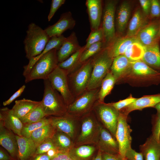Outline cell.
<instances>
[{
  "label": "cell",
  "mask_w": 160,
  "mask_h": 160,
  "mask_svg": "<svg viewBox=\"0 0 160 160\" xmlns=\"http://www.w3.org/2000/svg\"><path fill=\"white\" fill-rule=\"evenodd\" d=\"M104 41V36L102 28L101 27L98 29L92 31L86 40V44L84 46V50L93 44Z\"/></svg>",
  "instance_id": "obj_39"
},
{
  "label": "cell",
  "mask_w": 160,
  "mask_h": 160,
  "mask_svg": "<svg viewBox=\"0 0 160 160\" xmlns=\"http://www.w3.org/2000/svg\"><path fill=\"white\" fill-rule=\"evenodd\" d=\"M25 88V85H24L12 95L7 100L3 102V105L5 106L9 105L14 100L21 95Z\"/></svg>",
  "instance_id": "obj_46"
},
{
  "label": "cell",
  "mask_w": 160,
  "mask_h": 160,
  "mask_svg": "<svg viewBox=\"0 0 160 160\" xmlns=\"http://www.w3.org/2000/svg\"><path fill=\"white\" fill-rule=\"evenodd\" d=\"M131 11V6L127 1L123 2L118 8L115 13V25L118 33H122L124 31L129 18Z\"/></svg>",
  "instance_id": "obj_26"
},
{
  "label": "cell",
  "mask_w": 160,
  "mask_h": 160,
  "mask_svg": "<svg viewBox=\"0 0 160 160\" xmlns=\"http://www.w3.org/2000/svg\"><path fill=\"white\" fill-rule=\"evenodd\" d=\"M141 60L153 69L160 72V49L158 42L145 47Z\"/></svg>",
  "instance_id": "obj_27"
},
{
  "label": "cell",
  "mask_w": 160,
  "mask_h": 160,
  "mask_svg": "<svg viewBox=\"0 0 160 160\" xmlns=\"http://www.w3.org/2000/svg\"><path fill=\"white\" fill-rule=\"evenodd\" d=\"M92 111L97 119L101 123V125L116 138L120 111L114 108L110 103H106L98 100Z\"/></svg>",
  "instance_id": "obj_8"
},
{
  "label": "cell",
  "mask_w": 160,
  "mask_h": 160,
  "mask_svg": "<svg viewBox=\"0 0 160 160\" xmlns=\"http://www.w3.org/2000/svg\"><path fill=\"white\" fill-rule=\"evenodd\" d=\"M123 160H127L126 159L124 158L123 159Z\"/></svg>",
  "instance_id": "obj_56"
},
{
  "label": "cell",
  "mask_w": 160,
  "mask_h": 160,
  "mask_svg": "<svg viewBox=\"0 0 160 160\" xmlns=\"http://www.w3.org/2000/svg\"><path fill=\"white\" fill-rule=\"evenodd\" d=\"M128 116L120 112L119 117L116 138L119 146V153L122 157L125 158L127 151L131 148L132 131L127 121Z\"/></svg>",
  "instance_id": "obj_11"
},
{
  "label": "cell",
  "mask_w": 160,
  "mask_h": 160,
  "mask_svg": "<svg viewBox=\"0 0 160 160\" xmlns=\"http://www.w3.org/2000/svg\"><path fill=\"white\" fill-rule=\"evenodd\" d=\"M41 103V101H36L23 98L15 100L11 109L14 114L20 119Z\"/></svg>",
  "instance_id": "obj_30"
},
{
  "label": "cell",
  "mask_w": 160,
  "mask_h": 160,
  "mask_svg": "<svg viewBox=\"0 0 160 160\" xmlns=\"http://www.w3.org/2000/svg\"><path fill=\"white\" fill-rule=\"evenodd\" d=\"M159 160H160V158Z\"/></svg>",
  "instance_id": "obj_57"
},
{
  "label": "cell",
  "mask_w": 160,
  "mask_h": 160,
  "mask_svg": "<svg viewBox=\"0 0 160 160\" xmlns=\"http://www.w3.org/2000/svg\"><path fill=\"white\" fill-rule=\"evenodd\" d=\"M106 47L104 41L92 44L84 51L80 58V63H82L87 61Z\"/></svg>",
  "instance_id": "obj_38"
},
{
  "label": "cell",
  "mask_w": 160,
  "mask_h": 160,
  "mask_svg": "<svg viewBox=\"0 0 160 160\" xmlns=\"http://www.w3.org/2000/svg\"><path fill=\"white\" fill-rule=\"evenodd\" d=\"M102 156L103 160H123V159L119 154L113 155L102 152Z\"/></svg>",
  "instance_id": "obj_49"
},
{
  "label": "cell",
  "mask_w": 160,
  "mask_h": 160,
  "mask_svg": "<svg viewBox=\"0 0 160 160\" xmlns=\"http://www.w3.org/2000/svg\"><path fill=\"white\" fill-rule=\"evenodd\" d=\"M137 99L130 95L124 100L110 104L116 110L120 111L134 102Z\"/></svg>",
  "instance_id": "obj_42"
},
{
  "label": "cell",
  "mask_w": 160,
  "mask_h": 160,
  "mask_svg": "<svg viewBox=\"0 0 160 160\" xmlns=\"http://www.w3.org/2000/svg\"><path fill=\"white\" fill-rule=\"evenodd\" d=\"M59 152L60 151L56 149H52L49 150L46 153L52 158Z\"/></svg>",
  "instance_id": "obj_52"
},
{
  "label": "cell",
  "mask_w": 160,
  "mask_h": 160,
  "mask_svg": "<svg viewBox=\"0 0 160 160\" xmlns=\"http://www.w3.org/2000/svg\"><path fill=\"white\" fill-rule=\"evenodd\" d=\"M96 148L93 145H83L74 146L68 153L73 160H92L95 156Z\"/></svg>",
  "instance_id": "obj_29"
},
{
  "label": "cell",
  "mask_w": 160,
  "mask_h": 160,
  "mask_svg": "<svg viewBox=\"0 0 160 160\" xmlns=\"http://www.w3.org/2000/svg\"><path fill=\"white\" fill-rule=\"evenodd\" d=\"M0 123L15 135L22 136L21 132L23 124L13 113L12 109L7 107L0 109Z\"/></svg>",
  "instance_id": "obj_17"
},
{
  "label": "cell",
  "mask_w": 160,
  "mask_h": 160,
  "mask_svg": "<svg viewBox=\"0 0 160 160\" xmlns=\"http://www.w3.org/2000/svg\"><path fill=\"white\" fill-rule=\"evenodd\" d=\"M52 149H57L51 138H48L42 142L37 146L34 155L46 153Z\"/></svg>",
  "instance_id": "obj_41"
},
{
  "label": "cell",
  "mask_w": 160,
  "mask_h": 160,
  "mask_svg": "<svg viewBox=\"0 0 160 160\" xmlns=\"http://www.w3.org/2000/svg\"><path fill=\"white\" fill-rule=\"evenodd\" d=\"M46 117L41 103L20 119L23 124H25L38 121Z\"/></svg>",
  "instance_id": "obj_36"
},
{
  "label": "cell",
  "mask_w": 160,
  "mask_h": 160,
  "mask_svg": "<svg viewBox=\"0 0 160 160\" xmlns=\"http://www.w3.org/2000/svg\"><path fill=\"white\" fill-rule=\"evenodd\" d=\"M154 108L157 110V112L160 113V102L156 105Z\"/></svg>",
  "instance_id": "obj_54"
},
{
  "label": "cell",
  "mask_w": 160,
  "mask_h": 160,
  "mask_svg": "<svg viewBox=\"0 0 160 160\" xmlns=\"http://www.w3.org/2000/svg\"><path fill=\"white\" fill-rule=\"evenodd\" d=\"M57 50L54 49L41 57L35 63L29 73L25 76L26 83L33 80L48 79L59 64Z\"/></svg>",
  "instance_id": "obj_4"
},
{
  "label": "cell",
  "mask_w": 160,
  "mask_h": 160,
  "mask_svg": "<svg viewBox=\"0 0 160 160\" xmlns=\"http://www.w3.org/2000/svg\"><path fill=\"white\" fill-rule=\"evenodd\" d=\"M87 8L91 31L99 28L103 15L102 1L101 0H87Z\"/></svg>",
  "instance_id": "obj_19"
},
{
  "label": "cell",
  "mask_w": 160,
  "mask_h": 160,
  "mask_svg": "<svg viewBox=\"0 0 160 160\" xmlns=\"http://www.w3.org/2000/svg\"><path fill=\"white\" fill-rule=\"evenodd\" d=\"M138 41L135 37L118 38L116 36L107 47L111 56L113 58L123 55L127 47L132 43Z\"/></svg>",
  "instance_id": "obj_25"
},
{
  "label": "cell",
  "mask_w": 160,
  "mask_h": 160,
  "mask_svg": "<svg viewBox=\"0 0 160 160\" xmlns=\"http://www.w3.org/2000/svg\"><path fill=\"white\" fill-rule=\"evenodd\" d=\"M0 160H16L8 154L1 147L0 148Z\"/></svg>",
  "instance_id": "obj_51"
},
{
  "label": "cell",
  "mask_w": 160,
  "mask_h": 160,
  "mask_svg": "<svg viewBox=\"0 0 160 160\" xmlns=\"http://www.w3.org/2000/svg\"><path fill=\"white\" fill-rule=\"evenodd\" d=\"M155 20L160 19V0H151V5L149 16Z\"/></svg>",
  "instance_id": "obj_43"
},
{
  "label": "cell",
  "mask_w": 160,
  "mask_h": 160,
  "mask_svg": "<svg viewBox=\"0 0 160 160\" xmlns=\"http://www.w3.org/2000/svg\"><path fill=\"white\" fill-rule=\"evenodd\" d=\"M139 2L143 14L145 16H149L151 5V0H140Z\"/></svg>",
  "instance_id": "obj_47"
},
{
  "label": "cell",
  "mask_w": 160,
  "mask_h": 160,
  "mask_svg": "<svg viewBox=\"0 0 160 160\" xmlns=\"http://www.w3.org/2000/svg\"><path fill=\"white\" fill-rule=\"evenodd\" d=\"M50 39L44 30L34 23L29 24L24 41L27 58L29 60L40 55Z\"/></svg>",
  "instance_id": "obj_1"
},
{
  "label": "cell",
  "mask_w": 160,
  "mask_h": 160,
  "mask_svg": "<svg viewBox=\"0 0 160 160\" xmlns=\"http://www.w3.org/2000/svg\"><path fill=\"white\" fill-rule=\"evenodd\" d=\"M92 160H103L102 152L99 150H98L95 156Z\"/></svg>",
  "instance_id": "obj_53"
},
{
  "label": "cell",
  "mask_w": 160,
  "mask_h": 160,
  "mask_svg": "<svg viewBox=\"0 0 160 160\" xmlns=\"http://www.w3.org/2000/svg\"><path fill=\"white\" fill-rule=\"evenodd\" d=\"M51 139L55 146L60 152H68L74 146L73 140L68 135L56 129Z\"/></svg>",
  "instance_id": "obj_31"
},
{
  "label": "cell",
  "mask_w": 160,
  "mask_h": 160,
  "mask_svg": "<svg viewBox=\"0 0 160 160\" xmlns=\"http://www.w3.org/2000/svg\"><path fill=\"white\" fill-rule=\"evenodd\" d=\"M0 144L13 158L18 160V146L15 135L0 123Z\"/></svg>",
  "instance_id": "obj_16"
},
{
  "label": "cell",
  "mask_w": 160,
  "mask_h": 160,
  "mask_svg": "<svg viewBox=\"0 0 160 160\" xmlns=\"http://www.w3.org/2000/svg\"><path fill=\"white\" fill-rule=\"evenodd\" d=\"M132 62L124 55L113 58L110 71L116 80V82L124 75L129 72Z\"/></svg>",
  "instance_id": "obj_23"
},
{
  "label": "cell",
  "mask_w": 160,
  "mask_h": 160,
  "mask_svg": "<svg viewBox=\"0 0 160 160\" xmlns=\"http://www.w3.org/2000/svg\"><path fill=\"white\" fill-rule=\"evenodd\" d=\"M51 160H73L68 152H59Z\"/></svg>",
  "instance_id": "obj_48"
},
{
  "label": "cell",
  "mask_w": 160,
  "mask_h": 160,
  "mask_svg": "<svg viewBox=\"0 0 160 160\" xmlns=\"http://www.w3.org/2000/svg\"><path fill=\"white\" fill-rule=\"evenodd\" d=\"M49 117L51 119V123L56 130L64 132L72 140H74L76 133V122L79 119L74 118L66 113L61 116Z\"/></svg>",
  "instance_id": "obj_14"
},
{
  "label": "cell",
  "mask_w": 160,
  "mask_h": 160,
  "mask_svg": "<svg viewBox=\"0 0 160 160\" xmlns=\"http://www.w3.org/2000/svg\"><path fill=\"white\" fill-rule=\"evenodd\" d=\"M81 121L80 132L74 146L87 144L96 145L99 135L101 124L92 111L79 119Z\"/></svg>",
  "instance_id": "obj_5"
},
{
  "label": "cell",
  "mask_w": 160,
  "mask_h": 160,
  "mask_svg": "<svg viewBox=\"0 0 160 160\" xmlns=\"http://www.w3.org/2000/svg\"><path fill=\"white\" fill-rule=\"evenodd\" d=\"M65 0H52L51 1L50 9L48 16L49 21H50L57 10L64 4Z\"/></svg>",
  "instance_id": "obj_44"
},
{
  "label": "cell",
  "mask_w": 160,
  "mask_h": 160,
  "mask_svg": "<svg viewBox=\"0 0 160 160\" xmlns=\"http://www.w3.org/2000/svg\"><path fill=\"white\" fill-rule=\"evenodd\" d=\"M44 92L41 101L44 112L47 116L65 115L68 106L60 94L52 86L48 79L44 80Z\"/></svg>",
  "instance_id": "obj_2"
},
{
  "label": "cell",
  "mask_w": 160,
  "mask_h": 160,
  "mask_svg": "<svg viewBox=\"0 0 160 160\" xmlns=\"http://www.w3.org/2000/svg\"><path fill=\"white\" fill-rule=\"evenodd\" d=\"M141 10L137 9L129 22L126 37H135L139 31L147 25L148 20Z\"/></svg>",
  "instance_id": "obj_28"
},
{
  "label": "cell",
  "mask_w": 160,
  "mask_h": 160,
  "mask_svg": "<svg viewBox=\"0 0 160 160\" xmlns=\"http://www.w3.org/2000/svg\"><path fill=\"white\" fill-rule=\"evenodd\" d=\"M125 158L127 160H144L143 154L137 152L132 148L128 149L125 154Z\"/></svg>",
  "instance_id": "obj_45"
},
{
  "label": "cell",
  "mask_w": 160,
  "mask_h": 160,
  "mask_svg": "<svg viewBox=\"0 0 160 160\" xmlns=\"http://www.w3.org/2000/svg\"><path fill=\"white\" fill-rule=\"evenodd\" d=\"M145 50V47L137 41L129 45L124 55L131 62L135 61L142 59Z\"/></svg>",
  "instance_id": "obj_35"
},
{
  "label": "cell",
  "mask_w": 160,
  "mask_h": 160,
  "mask_svg": "<svg viewBox=\"0 0 160 160\" xmlns=\"http://www.w3.org/2000/svg\"><path fill=\"white\" fill-rule=\"evenodd\" d=\"M81 47L79 44L75 33L72 32L69 36L66 37L60 48L57 51L59 63L65 60Z\"/></svg>",
  "instance_id": "obj_18"
},
{
  "label": "cell",
  "mask_w": 160,
  "mask_h": 160,
  "mask_svg": "<svg viewBox=\"0 0 160 160\" xmlns=\"http://www.w3.org/2000/svg\"><path fill=\"white\" fill-rule=\"evenodd\" d=\"M65 37L63 35L58 36H54L50 38L44 49L39 55L29 60L28 64L24 67L23 75L25 76L28 74L36 61L42 56L54 49L58 50L62 45Z\"/></svg>",
  "instance_id": "obj_22"
},
{
  "label": "cell",
  "mask_w": 160,
  "mask_h": 160,
  "mask_svg": "<svg viewBox=\"0 0 160 160\" xmlns=\"http://www.w3.org/2000/svg\"><path fill=\"white\" fill-rule=\"evenodd\" d=\"M84 46L82 47L67 59L59 63L58 66L66 71L68 75L75 71L82 64L80 63V60L81 54L84 50Z\"/></svg>",
  "instance_id": "obj_32"
},
{
  "label": "cell",
  "mask_w": 160,
  "mask_h": 160,
  "mask_svg": "<svg viewBox=\"0 0 160 160\" xmlns=\"http://www.w3.org/2000/svg\"><path fill=\"white\" fill-rule=\"evenodd\" d=\"M145 160H159L160 142L151 135L147 138L145 142L139 146Z\"/></svg>",
  "instance_id": "obj_21"
},
{
  "label": "cell",
  "mask_w": 160,
  "mask_h": 160,
  "mask_svg": "<svg viewBox=\"0 0 160 160\" xmlns=\"http://www.w3.org/2000/svg\"><path fill=\"white\" fill-rule=\"evenodd\" d=\"M75 24L76 21L73 17L71 12L69 11L62 14L57 22L48 27L44 30L50 38L54 36H61L68 29L72 30Z\"/></svg>",
  "instance_id": "obj_13"
},
{
  "label": "cell",
  "mask_w": 160,
  "mask_h": 160,
  "mask_svg": "<svg viewBox=\"0 0 160 160\" xmlns=\"http://www.w3.org/2000/svg\"><path fill=\"white\" fill-rule=\"evenodd\" d=\"M56 130L51 123L35 130L31 134L30 137L37 147L44 140L51 138Z\"/></svg>",
  "instance_id": "obj_33"
},
{
  "label": "cell",
  "mask_w": 160,
  "mask_h": 160,
  "mask_svg": "<svg viewBox=\"0 0 160 160\" xmlns=\"http://www.w3.org/2000/svg\"><path fill=\"white\" fill-rule=\"evenodd\" d=\"M117 2L113 0L106 1L103 12L101 27L107 47L116 36L115 13Z\"/></svg>",
  "instance_id": "obj_10"
},
{
  "label": "cell",
  "mask_w": 160,
  "mask_h": 160,
  "mask_svg": "<svg viewBox=\"0 0 160 160\" xmlns=\"http://www.w3.org/2000/svg\"><path fill=\"white\" fill-rule=\"evenodd\" d=\"M100 87L87 90L68 107L66 114L77 119L90 112L98 100Z\"/></svg>",
  "instance_id": "obj_6"
},
{
  "label": "cell",
  "mask_w": 160,
  "mask_h": 160,
  "mask_svg": "<svg viewBox=\"0 0 160 160\" xmlns=\"http://www.w3.org/2000/svg\"><path fill=\"white\" fill-rule=\"evenodd\" d=\"M152 135L160 142V113L157 112L152 117Z\"/></svg>",
  "instance_id": "obj_40"
},
{
  "label": "cell",
  "mask_w": 160,
  "mask_h": 160,
  "mask_svg": "<svg viewBox=\"0 0 160 160\" xmlns=\"http://www.w3.org/2000/svg\"><path fill=\"white\" fill-rule=\"evenodd\" d=\"M92 70L91 58L68 75L71 90L75 98L87 90Z\"/></svg>",
  "instance_id": "obj_7"
},
{
  "label": "cell",
  "mask_w": 160,
  "mask_h": 160,
  "mask_svg": "<svg viewBox=\"0 0 160 160\" xmlns=\"http://www.w3.org/2000/svg\"><path fill=\"white\" fill-rule=\"evenodd\" d=\"M51 123L50 117L47 116L37 122L23 124L21 132V135L24 137H30L32 133L35 130Z\"/></svg>",
  "instance_id": "obj_37"
},
{
  "label": "cell",
  "mask_w": 160,
  "mask_h": 160,
  "mask_svg": "<svg viewBox=\"0 0 160 160\" xmlns=\"http://www.w3.org/2000/svg\"><path fill=\"white\" fill-rule=\"evenodd\" d=\"M160 20H154L148 23L135 36L138 41L145 47L159 43L158 34Z\"/></svg>",
  "instance_id": "obj_15"
},
{
  "label": "cell",
  "mask_w": 160,
  "mask_h": 160,
  "mask_svg": "<svg viewBox=\"0 0 160 160\" xmlns=\"http://www.w3.org/2000/svg\"><path fill=\"white\" fill-rule=\"evenodd\" d=\"M101 152L116 155L119 154V146L116 139L101 125L98 141L96 145Z\"/></svg>",
  "instance_id": "obj_12"
},
{
  "label": "cell",
  "mask_w": 160,
  "mask_h": 160,
  "mask_svg": "<svg viewBox=\"0 0 160 160\" xmlns=\"http://www.w3.org/2000/svg\"><path fill=\"white\" fill-rule=\"evenodd\" d=\"M48 79L53 87L62 96L68 107L75 98L70 89L66 71L57 66L49 75Z\"/></svg>",
  "instance_id": "obj_9"
},
{
  "label": "cell",
  "mask_w": 160,
  "mask_h": 160,
  "mask_svg": "<svg viewBox=\"0 0 160 160\" xmlns=\"http://www.w3.org/2000/svg\"><path fill=\"white\" fill-rule=\"evenodd\" d=\"M18 146V160H28L35 154L36 146L30 137L15 135Z\"/></svg>",
  "instance_id": "obj_24"
},
{
  "label": "cell",
  "mask_w": 160,
  "mask_h": 160,
  "mask_svg": "<svg viewBox=\"0 0 160 160\" xmlns=\"http://www.w3.org/2000/svg\"><path fill=\"white\" fill-rule=\"evenodd\" d=\"M91 59L92 70L87 88L88 90L100 87L103 80L110 71L113 58L106 47Z\"/></svg>",
  "instance_id": "obj_3"
},
{
  "label": "cell",
  "mask_w": 160,
  "mask_h": 160,
  "mask_svg": "<svg viewBox=\"0 0 160 160\" xmlns=\"http://www.w3.org/2000/svg\"><path fill=\"white\" fill-rule=\"evenodd\" d=\"M116 83V79L110 71L102 82L99 92L98 101L104 102L105 97L110 93Z\"/></svg>",
  "instance_id": "obj_34"
},
{
  "label": "cell",
  "mask_w": 160,
  "mask_h": 160,
  "mask_svg": "<svg viewBox=\"0 0 160 160\" xmlns=\"http://www.w3.org/2000/svg\"><path fill=\"white\" fill-rule=\"evenodd\" d=\"M158 41L159 45V44L160 43V20L159 22V31L158 34Z\"/></svg>",
  "instance_id": "obj_55"
},
{
  "label": "cell",
  "mask_w": 160,
  "mask_h": 160,
  "mask_svg": "<svg viewBox=\"0 0 160 160\" xmlns=\"http://www.w3.org/2000/svg\"><path fill=\"white\" fill-rule=\"evenodd\" d=\"M51 158L46 153L34 155L28 160H51Z\"/></svg>",
  "instance_id": "obj_50"
},
{
  "label": "cell",
  "mask_w": 160,
  "mask_h": 160,
  "mask_svg": "<svg viewBox=\"0 0 160 160\" xmlns=\"http://www.w3.org/2000/svg\"><path fill=\"white\" fill-rule=\"evenodd\" d=\"M160 102V93L147 95L137 98L133 103L123 108L120 112L128 116L134 110H142L144 108L153 107Z\"/></svg>",
  "instance_id": "obj_20"
}]
</instances>
